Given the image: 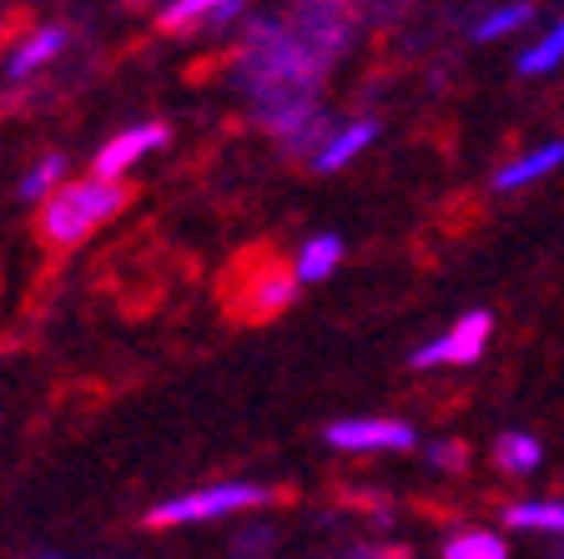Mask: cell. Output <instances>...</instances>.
<instances>
[{
    "mask_svg": "<svg viewBox=\"0 0 564 559\" xmlns=\"http://www.w3.org/2000/svg\"><path fill=\"white\" fill-rule=\"evenodd\" d=\"M352 25L338 6H297L288 15H262L247 25L237 51V86L252 101L258 121L288 152L328 147V111L317 106V86L328 66L348 51Z\"/></svg>",
    "mask_w": 564,
    "mask_h": 559,
    "instance_id": "1",
    "label": "cell"
},
{
    "mask_svg": "<svg viewBox=\"0 0 564 559\" xmlns=\"http://www.w3.org/2000/svg\"><path fill=\"white\" fill-rule=\"evenodd\" d=\"M121 207H127V186L121 182H101V176L66 182L56 197L41 207V237L56 247H76V243H86L106 217H117Z\"/></svg>",
    "mask_w": 564,
    "mask_h": 559,
    "instance_id": "2",
    "label": "cell"
},
{
    "mask_svg": "<svg viewBox=\"0 0 564 559\" xmlns=\"http://www.w3.org/2000/svg\"><path fill=\"white\" fill-rule=\"evenodd\" d=\"M272 499L268 484H252V479H227V484H207V490H192V494H176V499H162L147 525L156 529H172V525H207V519H227V514H242V509H262Z\"/></svg>",
    "mask_w": 564,
    "mask_h": 559,
    "instance_id": "3",
    "label": "cell"
},
{
    "mask_svg": "<svg viewBox=\"0 0 564 559\" xmlns=\"http://www.w3.org/2000/svg\"><path fill=\"white\" fill-rule=\"evenodd\" d=\"M489 333H494V318L484 313V308H474V313H464L448 333L423 343V348L413 353V368H469V363L484 358Z\"/></svg>",
    "mask_w": 564,
    "mask_h": 559,
    "instance_id": "4",
    "label": "cell"
},
{
    "mask_svg": "<svg viewBox=\"0 0 564 559\" xmlns=\"http://www.w3.org/2000/svg\"><path fill=\"white\" fill-rule=\"evenodd\" d=\"M328 443L343 454H403L413 449V423L403 419H338L328 429Z\"/></svg>",
    "mask_w": 564,
    "mask_h": 559,
    "instance_id": "5",
    "label": "cell"
},
{
    "mask_svg": "<svg viewBox=\"0 0 564 559\" xmlns=\"http://www.w3.org/2000/svg\"><path fill=\"white\" fill-rule=\"evenodd\" d=\"M166 141H172V131H166L162 121H141V127L117 131V137L96 152V172L91 176H101V182H121V176H127L141 157L156 152V147H166Z\"/></svg>",
    "mask_w": 564,
    "mask_h": 559,
    "instance_id": "6",
    "label": "cell"
},
{
    "mask_svg": "<svg viewBox=\"0 0 564 559\" xmlns=\"http://www.w3.org/2000/svg\"><path fill=\"white\" fill-rule=\"evenodd\" d=\"M560 166H564V141H540V147H529V152H519L514 162H505L499 172H494V192L534 186V182H544L550 172H560Z\"/></svg>",
    "mask_w": 564,
    "mask_h": 559,
    "instance_id": "7",
    "label": "cell"
},
{
    "mask_svg": "<svg viewBox=\"0 0 564 559\" xmlns=\"http://www.w3.org/2000/svg\"><path fill=\"white\" fill-rule=\"evenodd\" d=\"M242 6L237 0H172L156 11V25L162 31H197V25H227V21H242Z\"/></svg>",
    "mask_w": 564,
    "mask_h": 559,
    "instance_id": "8",
    "label": "cell"
},
{
    "mask_svg": "<svg viewBox=\"0 0 564 559\" xmlns=\"http://www.w3.org/2000/svg\"><path fill=\"white\" fill-rule=\"evenodd\" d=\"M373 141H378V121H373V117L343 121V127L328 137V147L313 157V166H317V172H343V166L358 162V157H364Z\"/></svg>",
    "mask_w": 564,
    "mask_h": 559,
    "instance_id": "9",
    "label": "cell"
},
{
    "mask_svg": "<svg viewBox=\"0 0 564 559\" xmlns=\"http://www.w3.org/2000/svg\"><path fill=\"white\" fill-rule=\"evenodd\" d=\"M61 51H66V31H61V25H41V31H31L21 46L11 51L6 76H11V82H25V76H35L41 66H51Z\"/></svg>",
    "mask_w": 564,
    "mask_h": 559,
    "instance_id": "10",
    "label": "cell"
},
{
    "mask_svg": "<svg viewBox=\"0 0 564 559\" xmlns=\"http://www.w3.org/2000/svg\"><path fill=\"white\" fill-rule=\"evenodd\" d=\"M343 237L338 233H317V237H307L303 243V252L293 257V272H297V282H323V278H333L338 272V262H343Z\"/></svg>",
    "mask_w": 564,
    "mask_h": 559,
    "instance_id": "11",
    "label": "cell"
},
{
    "mask_svg": "<svg viewBox=\"0 0 564 559\" xmlns=\"http://www.w3.org/2000/svg\"><path fill=\"white\" fill-rule=\"evenodd\" d=\"M494 464L505 469V474H534V469L544 464V443L534 439V433L524 429H505L499 439H494Z\"/></svg>",
    "mask_w": 564,
    "mask_h": 559,
    "instance_id": "12",
    "label": "cell"
},
{
    "mask_svg": "<svg viewBox=\"0 0 564 559\" xmlns=\"http://www.w3.org/2000/svg\"><path fill=\"white\" fill-rule=\"evenodd\" d=\"M509 529H524V535H560L564 539V499H519L505 509Z\"/></svg>",
    "mask_w": 564,
    "mask_h": 559,
    "instance_id": "13",
    "label": "cell"
},
{
    "mask_svg": "<svg viewBox=\"0 0 564 559\" xmlns=\"http://www.w3.org/2000/svg\"><path fill=\"white\" fill-rule=\"evenodd\" d=\"M514 66H519V76H550V71L564 66V15L540 35V41H529V46L519 51Z\"/></svg>",
    "mask_w": 564,
    "mask_h": 559,
    "instance_id": "14",
    "label": "cell"
},
{
    "mask_svg": "<svg viewBox=\"0 0 564 559\" xmlns=\"http://www.w3.org/2000/svg\"><path fill=\"white\" fill-rule=\"evenodd\" d=\"M61 186H66V157H61V152H46L41 162L31 166V172L21 176V197H25V202H41V207H46V202L56 197Z\"/></svg>",
    "mask_w": 564,
    "mask_h": 559,
    "instance_id": "15",
    "label": "cell"
},
{
    "mask_svg": "<svg viewBox=\"0 0 564 559\" xmlns=\"http://www.w3.org/2000/svg\"><path fill=\"white\" fill-rule=\"evenodd\" d=\"M444 559H509V545L494 529H458L444 539Z\"/></svg>",
    "mask_w": 564,
    "mask_h": 559,
    "instance_id": "16",
    "label": "cell"
},
{
    "mask_svg": "<svg viewBox=\"0 0 564 559\" xmlns=\"http://www.w3.org/2000/svg\"><path fill=\"white\" fill-rule=\"evenodd\" d=\"M529 21H534V6H489L484 15H474L469 35L474 41H499L509 31H524Z\"/></svg>",
    "mask_w": 564,
    "mask_h": 559,
    "instance_id": "17",
    "label": "cell"
},
{
    "mask_svg": "<svg viewBox=\"0 0 564 559\" xmlns=\"http://www.w3.org/2000/svg\"><path fill=\"white\" fill-rule=\"evenodd\" d=\"M429 459H434L438 469H448V474H464V464H469L464 443H434V449H429Z\"/></svg>",
    "mask_w": 564,
    "mask_h": 559,
    "instance_id": "18",
    "label": "cell"
},
{
    "mask_svg": "<svg viewBox=\"0 0 564 559\" xmlns=\"http://www.w3.org/2000/svg\"><path fill=\"white\" fill-rule=\"evenodd\" d=\"M343 559H409L403 549H348Z\"/></svg>",
    "mask_w": 564,
    "mask_h": 559,
    "instance_id": "19",
    "label": "cell"
},
{
    "mask_svg": "<svg viewBox=\"0 0 564 559\" xmlns=\"http://www.w3.org/2000/svg\"><path fill=\"white\" fill-rule=\"evenodd\" d=\"M560 559H564V555H560Z\"/></svg>",
    "mask_w": 564,
    "mask_h": 559,
    "instance_id": "20",
    "label": "cell"
}]
</instances>
